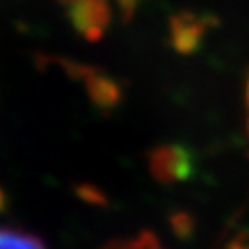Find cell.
Masks as SVG:
<instances>
[{"instance_id":"7","label":"cell","mask_w":249,"mask_h":249,"mask_svg":"<svg viewBox=\"0 0 249 249\" xmlns=\"http://www.w3.org/2000/svg\"><path fill=\"white\" fill-rule=\"evenodd\" d=\"M169 226H171L173 235L178 237V239H182V241H189L195 235V230H196L195 218L189 212H184V210L173 212L171 218H169Z\"/></svg>"},{"instance_id":"13","label":"cell","mask_w":249,"mask_h":249,"mask_svg":"<svg viewBox=\"0 0 249 249\" xmlns=\"http://www.w3.org/2000/svg\"><path fill=\"white\" fill-rule=\"evenodd\" d=\"M57 2H59V4H67V6H69V4L73 2V0H57Z\"/></svg>"},{"instance_id":"2","label":"cell","mask_w":249,"mask_h":249,"mask_svg":"<svg viewBox=\"0 0 249 249\" xmlns=\"http://www.w3.org/2000/svg\"><path fill=\"white\" fill-rule=\"evenodd\" d=\"M61 67H63V71L71 79H77L85 85L87 96L98 112L112 114L122 104V98H124L122 85L108 73H102L100 69L77 63V61L75 63L73 61H65V59L61 61Z\"/></svg>"},{"instance_id":"4","label":"cell","mask_w":249,"mask_h":249,"mask_svg":"<svg viewBox=\"0 0 249 249\" xmlns=\"http://www.w3.org/2000/svg\"><path fill=\"white\" fill-rule=\"evenodd\" d=\"M67 18L81 37L92 43L100 41L110 28V2L108 0H73L67 8Z\"/></svg>"},{"instance_id":"10","label":"cell","mask_w":249,"mask_h":249,"mask_svg":"<svg viewBox=\"0 0 249 249\" xmlns=\"http://www.w3.org/2000/svg\"><path fill=\"white\" fill-rule=\"evenodd\" d=\"M6 206H8V196H6V193H4L2 186H0V212H4Z\"/></svg>"},{"instance_id":"6","label":"cell","mask_w":249,"mask_h":249,"mask_svg":"<svg viewBox=\"0 0 249 249\" xmlns=\"http://www.w3.org/2000/svg\"><path fill=\"white\" fill-rule=\"evenodd\" d=\"M102 249H165L161 241L157 239L155 233L151 231H142L136 237H126V239H114L108 241Z\"/></svg>"},{"instance_id":"3","label":"cell","mask_w":249,"mask_h":249,"mask_svg":"<svg viewBox=\"0 0 249 249\" xmlns=\"http://www.w3.org/2000/svg\"><path fill=\"white\" fill-rule=\"evenodd\" d=\"M216 18L206 14H195L191 10H180L169 20V45L178 55H193L202 47L208 28L216 26Z\"/></svg>"},{"instance_id":"5","label":"cell","mask_w":249,"mask_h":249,"mask_svg":"<svg viewBox=\"0 0 249 249\" xmlns=\"http://www.w3.org/2000/svg\"><path fill=\"white\" fill-rule=\"evenodd\" d=\"M0 249H47L43 239L18 230V228H0Z\"/></svg>"},{"instance_id":"1","label":"cell","mask_w":249,"mask_h":249,"mask_svg":"<svg viewBox=\"0 0 249 249\" xmlns=\"http://www.w3.org/2000/svg\"><path fill=\"white\" fill-rule=\"evenodd\" d=\"M151 177L161 184H178L191 180L196 173V157L182 143H161L147 155Z\"/></svg>"},{"instance_id":"8","label":"cell","mask_w":249,"mask_h":249,"mask_svg":"<svg viewBox=\"0 0 249 249\" xmlns=\"http://www.w3.org/2000/svg\"><path fill=\"white\" fill-rule=\"evenodd\" d=\"M75 195H77L81 200H85V202H89V204H92V206H104V204L108 202L106 195H104L100 189H96L94 184H89V182L77 184Z\"/></svg>"},{"instance_id":"9","label":"cell","mask_w":249,"mask_h":249,"mask_svg":"<svg viewBox=\"0 0 249 249\" xmlns=\"http://www.w3.org/2000/svg\"><path fill=\"white\" fill-rule=\"evenodd\" d=\"M140 2H142V0H116V6L120 10V16H122V20L126 24H130L134 20V16H136V12L140 8Z\"/></svg>"},{"instance_id":"11","label":"cell","mask_w":249,"mask_h":249,"mask_svg":"<svg viewBox=\"0 0 249 249\" xmlns=\"http://www.w3.org/2000/svg\"><path fill=\"white\" fill-rule=\"evenodd\" d=\"M226 249H249V245H247V243H243V241H231Z\"/></svg>"},{"instance_id":"12","label":"cell","mask_w":249,"mask_h":249,"mask_svg":"<svg viewBox=\"0 0 249 249\" xmlns=\"http://www.w3.org/2000/svg\"><path fill=\"white\" fill-rule=\"evenodd\" d=\"M245 100H247V134H249V77H247V89H245Z\"/></svg>"}]
</instances>
